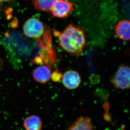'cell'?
Returning <instances> with one entry per match:
<instances>
[{"label":"cell","mask_w":130,"mask_h":130,"mask_svg":"<svg viewBox=\"0 0 130 130\" xmlns=\"http://www.w3.org/2000/svg\"><path fill=\"white\" fill-rule=\"evenodd\" d=\"M54 34L58 38L59 44L64 51L72 56H79L83 53L86 39L81 29L71 24L61 32L54 30Z\"/></svg>","instance_id":"6da1fadb"},{"label":"cell","mask_w":130,"mask_h":130,"mask_svg":"<svg viewBox=\"0 0 130 130\" xmlns=\"http://www.w3.org/2000/svg\"><path fill=\"white\" fill-rule=\"evenodd\" d=\"M23 126L26 130H41L42 128V122L39 116L30 115L24 120Z\"/></svg>","instance_id":"9c48e42d"},{"label":"cell","mask_w":130,"mask_h":130,"mask_svg":"<svg viewBox=\"0 0 130 130\" xmlns=\"http://www.w3.org/2000/svg\"><path fill=\"white\" fill-rule=\"evenodd\" d=\"M24 34L28 37L38 38L41 37L44 32L43 24L38 19L31 18L24 24L23 28Z\"/></svg>","instance_id":"3957f363"},{"label":"cell","mask_w":130,"mask_h":130,"mask_svg":"<svg viewBox=\"0 0 130 130\" xmlns=\"http://www.w3.org/2000/svg\"><path fill=\"white\" fill-rule=\"evenodd\" d=\"M74 6L72 3L66 0H56L51 12L55 17L65 18L72 11Z\"/></svg>","instance_id":"277c9868"},{"label":"cell","mask_w":130,"mask_h":130,"mask_svg":"<svg viewBox=\"0 0 130 130\" xmlns=\"http://www.w3.org/2000/svg\"><path fill=\"white\" fill-rule=\"evenodd\" d=\"M115 33L120 40L124 41L130 40V21L124 20L119 22L115 28Z\"/></svg>","instance_id":"ba28073f"},{"label":"cell","mask_w":130,"mask_h":130,"mask_svg":"<svg viewBox=\"0 0 130 130\" xmlns=\"http://www.w3.org/2000/svg\"><path fill=\"white\" fill-rule=\"evenodd\" d=\"M62 82L64 86L67 89H75L81 84V77L76 71L69 70L65 72L62 76Z\"/></svg>","instance_id":"5b68a950"},{"label":"cell","mask_w":130,"mask_h":130,"mask_svg":"<svg viewBox=\"0 0 130 130\" xmlns=\"http://www.w3.org/2000/svg\"><path fill=\"white\" fill-rule=\"evenodd\" d=\"M32 76L36 81L41 84L48 82L51 77V71L46 66H42L36 68L32 72Z\"/></svg>","instance_id":"8992f818"},{"label":"cell","mask_w":130,"mask_h":130,"mask_svg":"<svg viewBox=\"0 0 130 130\" xmlns=\"http://www.w3.org/2000/svg\"><path fill=\"white\" fill-rule=\"evenodd\" d=\"M62 75L59 72L56 71L53 73L51 74V77L53 81L55 82H58L62 78Z\"/></svg>","instance_id":"8fae6325"},{"label":"cell","mask_w":130,"mask_h":130,"mask_svg":"<svg viewBox=\"0 0 130 130\" xmlns=\"http://www.w3.org/2000/svg\"><path fill=\"white\" fill-rule=\"evenodd\" d=\"M1 4H0V10H1Z\"/></svg>","instance_id":"4fadbf2b"},{"label":"cell","mask_w":130,"mask_h":130,"mask_svg":"<svg viewBox=\"0 0 130 130\" xmlns=\"http://www.w3.org/2000/svg\"><path fill=\"white\" fill-rule=\"evenodd\" d=\"M56 0H32L35 8L38 11L51 12Z\"/></svg>","instance_id":"30bf717a"},{"label":"cell","mask_w":130,"mask_h":130,"mask_svg":"<svg viewBox=\"0 0 130 130\" xmlns=\"http://www.w3.org/2000/svg\"><path fill=\"white\" fill-rule=\"evenodd\" d=\"M111 82L117 89L130 88V67L126 65H120L111 78Z\"/></svg>","instance_id":"7a4b0ae2"},{"label":"cell","mask_w":130,"mask_h":130,"mask_svg":"<svg viewBox=\"0 0 130 130\" xmlns=\"http://www.w3.org/2000/svg\"><path fill=\"white\" fill-rule=\"evenodd\" d=\"M67 130H94L93 123L90 118L87 116H80Z\"/></svg>","instance_id":"52a82bcc"},{"label":"cell","mask_w":130,"mask_h":130,"mask_svg":"<svg viewBox=\"0 0 130 130\" xmlns=\"http://www.w3.org/2000/svg\"><path fill=\"white\" fill-rule=\"evenodd\" d=\"M14 0H0V3L1 2H11Z\"/></svg>","instance_id":"7c38bea8"}]
</instances>
